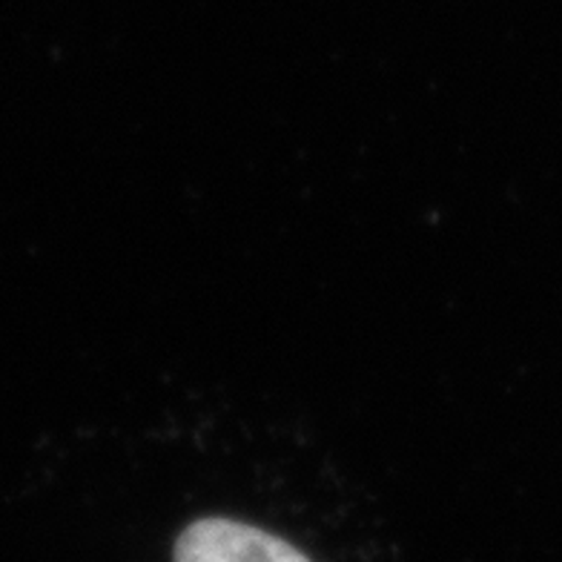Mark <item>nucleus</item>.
I'll list each match as a JSON object with an SVG mask.
<instances>
[{
    "instance_id": "nucleus-1",
    "label": "nucleus",
    "mask_w": 562,
    "mask_h": 562,
    "mask_svg": "<svg viewBox=\"0 0 562 562\" xmlns=\"http://www.w3.org/2000/svg\"><path fill=\"white\" fill-rule=\"evenodd\" d=\"M172 562H313L265 528L238 519L204 517L178 533Z\"/></svg>"
}]
</instances>
